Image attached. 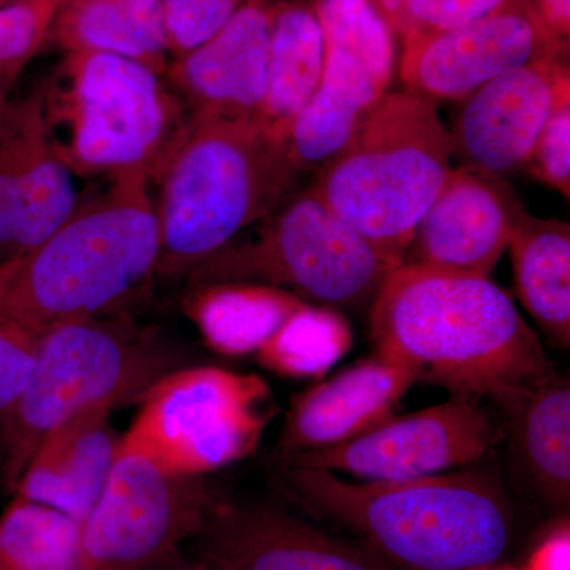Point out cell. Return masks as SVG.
I'll return each mask as SVG.
<instances>
[{
    "label": "cell",
    "instance_id": "603a6c76",
    "mask_svg": "<svg viewBox=\"0 0 570 570\" xmlns=\"http://www.w3.org/2000/svg\"><path fill=\"white\" fill-rule=\"evenodd\" d=\"M509 247L520 302L554 344L569 347V224L523 213Z\"/></svg>",
    "mask_w": 570,
    "mask_h": 570
},
{
    "label": "cell",
    "instance_id": "484cf974",
    "mask_svg": "<svg viewBox=\"0 0 570 570\" xmlns=\"http://www.w3.org/2000/svg\"><path fill=\"white\" fill-rule=\"evenodd\" d=\"M81 524L17 497L0 517V570H77Z\"/></svg>",
    "mask_w": 570,
    "mask_h": 570
},
{
    "label": "cell",
    "instance_id": "7a4b0ae2",
    "mask_svg": "<svg viewBox=\"0 0 570 570\" xmlns=\"http://www.w3.org/2000/svg\"><path fill=\"white\" fill-rule=\"evenodd\" d=\"M276 480L288 498L351 531L393 570H479L512 549V510L483 472L355 483L281 463Z\"/></svg>",
    "mask_w": 570,
    "mask_h": 570
},
{
    "label": "cell",
    "instance_id": "9c48e42d",
    "mask_svg": "<svg viewBox=\"0 0 570 570\" xmlns=\"http://www.w3.org/2000/svg\"><path fill=\"white\" fill-rule=\"evenodd\" d=\"M277 414L264 379L184 367L142 397L127 439L179 474L200 478L250 455Z\"/></svg>",
    "mask_w": 570,
    "mask_h": 570
},
{
    "label": "cell",
    "instance_id": "ffe728a7",
    "mask_svg": "<svg viewBox=\"0 0 570 570\" xmlns=\"http://www.w3.org/2000/svg\"><path fill=\"white\" fill-rule=\"evenodd\" d=\"M110 409L71 419L41 442L18 480L17 497L59 510L82 523L110 478L119 439Z\"/></svg>",
    "mask_w": 570,
    "mask_h": 570
},
{
    "label": "cell",
    "instance_id": "52a82bcc",
    "mask_svg": "<svg viewBox=\"0 0 570 570\" xmlns=\"http://www.w3.org/2000/svg\"><path fill=\"white\" fill-rule=\"evenodd\" d=\"M450 159V135L438 105L407 89L387 92L311 189L400 266L420 220L448 181Z\"/></svg>",
    "mask_w": 570,
    "mask_h": 570
},
{
    "label": "cell",
    "instance_id": "f1b7e54d",
    "mask_svg": "<svg viewBox=\"0 0 570 570\" xmlns=\"http://www.w3.org/2000/svg\"><path fill=\"white\" fill-rule=\"evenodd\" d=\"M396 36L450 31L478 21L509 0H373Z\"/></svg>",
    "mask_w": 570,
    "mask_h": 570
},
{
    "label": "cell",
    "instance_id": "8992f818",
    "mask_svg": "<svg viewBox=\"0 0 570 570\" xmlns=\"http://www.w3.org/2000/svg\"><path fill=\"white\" fill-rule=\"evenodd\" d=\"M184 363L181 347L126 318H85L41 335L24 392L0 431L7 487L17 489L33 453L58 428L96 409L141 403Z\"/></svg>",
    "mask_w": 570,
    "mask_h": 570
},
{
    "label": "cell",
    "instance_id": "7c38bea8",
    "mask_svg": "<svg viewBox=\"0 0 570 570\" xmlns=\"http://www.w3.org/2000/svg\"><path fill=\"white\" fill-rule=\"evenodd\" d=\"M499 439L498 428L474 397L452 395L444 403L390 417L362 436L281 463L346 472L366 482H392L442 474L482 459Z\"/></svg>",
    "mask_w": 570,
    "mask_h": 570
},
{
    "label": "cell",
    "instance_id": "83f0119b",
    "mask_svg": "<svg viewBox=\"0 0 570 570\" xmlns=\"http://www.w3.org/2000/svg\"><path fill=\"white\" fill-rule=\"evenodd\" d=\"M59 9L56 0H14L0 9V102L50 37Z\"/></svg>",
    "mask_w": 570,
    "mask_h": 570
},
{
    "label": "cell",
    "instance_id": "5bb4252c",
    "mask_svg": "<svg viewBox=\"0 0 570 570\" xmlns=\"http://www.w3.org/2000/svg\"><path fill=\"white\" fill-rule=\"evenodd\" d=\"M73 176L52 149L41 89L0 102V265L69 219L80 205Z\"/></svg>",
    "mask_w": 570,
    "mask_h": 570
},
{
    "label": "cell",
    "instance_id": "ba28073f",
    "mask_svg": "<svg viewBox=\"0 0 570 570\" xmlns=\"http://www.w3.org/2000/svg\"><path fill=\"white\" fill-rule=\"evenodd\" d=\"M396 266L307 187L189 275L197 287L262 284L318 305L358 307L373 303Z\"/></svg>",
    "mask_w": 570,
    "mask_h": 570
},
{
    "label": "cell",
    "instance_id": "1f68e13d",
    "mask_svg": "<svg viewBox=\"0 0 570 570\" xmlns=\"http://www.w3.org/2000/svg\"><path fill=\"white\" fill-rule=\"evenodd\" d=\"M37 341V337L0 317V431L31 376Z\"/></svg>",
    "mask_w": 570,
    "mask_h": 570
},
{
    "label": "cell",
    "instance_id": "e0dca14e",
    "mask_svg": "<svg viewBox=\"0 0 570 570\" xmlns=\"http://www.w3.org/2000/svg\"><path fill=\"white\" fill-rule=\"evenodd\" d=\"M276 2L247 0L223 29L168 66V86L193 121L264 122Z\"/></svg>",
    "mask_w": 570,
    "mask_h": 570
},
{
    "label": "cell",
    "instance_id": "6da1fadb",
    "mask_svg": "<svg viewBox=\"0 0 570 570\" xmlns=\"http://www.w3.org/2000/svg\"><path fill=\"white\" fill-rule=\"evenodd\" d=\"M377 354L452 395L489 396L508 411L557 379L539 337L490 277L400 265L373 299Z\"/></svg>",
    "mask_w": 570,
    "mask_h": 570
},
{
    "label": "cell",
    "instance_id": "4dcf8cb0",
    "mask_svg": "<svg viewBox=\"0 0 570 570\" xmlns=\"http://www.w3.org/2000/svg\"><path fill=\"white\" fill-rule=\"evenodd\" d=\"M540 183L570 197V96L564 97L532 148L527 167Z\"/></svg>",
    "mask_w": 570,
    "mask_h": 570
},
{
    "label": "cell",
    "instance_id": "74e56055",
    "mask_svg": "<svg viewBox=\"0 0 570 570\" xmlns=\"http://www.w3.org/2000/svg\"><path fill=\"white\" fill-rule=\"evenodd\" d=\"M56 2L61 3V7H62V6H63V3L69 2V0H56Z\"/></svg>",
    "mask_w": 570,
    "mask_h": 570
},
{
    "label": "cell",
    "instance_id": "4fadbf2b",
    "mask_svg": "<svg viewBox=\"0 0 570 570\" xmlns=\"http://www.w3.org/2000/svg\"><path fill=\"white\" fill-rule=\"evenodd\" d=\"M403 43L401 80L407 91L436 105L463 102L501 75L568 56V40L543 26L530 0H509L478 21L450 31L414 33Z\"/></svg>",
    "mask_w": 570,
    "mask_h": 570
},
{
    "label": "cell",
    "instance_id": "e575fe53",
    "mask_svg": "<svg viewBox=\"0 0 570 570\" xmlns=\"http://www.w3.org/2000/svg\"><path fill=\"white\" fill-rule=\"evenodd\" d=\"M141 570H228L224 566L217 564L216 561L194 551H184L178 549L168 553L167 557L160 558L159 561L153 562L151 566Z\"/></svg>",
    "mask_w": 570,
    "mask_h": 570
},
{
    "label": "cell",
    "instance_id": "f546056e",
    "mask_svg": "<svg viewBox=\"0 0 570 570\" xmlns=\"http://www.w3.org/2000/svg\"><path fill=\"white\" fill-rule=\"evenodd\" d=\"M247 0H163L168 51L176 58L193 51L224 28Z\"/></svg>",
    "mask_w": 570,
    "mask_h": 570
},
{
    "label": "cell",
    "instance_id": "836d02e7",
    "mask_svg": "<svg viewBox=\"0 0 570 570\" xmlns=\"http://www.w3.org/2000/svg\"><path fill=\"white\" fill-rule=\"evenodd\" d=\"M532 9L554 37L569 39L570 0H530Z\"/></svg>",
    "mask_w": 570,
    "mask_h": 570
},
{
    "label": "cell",
    "instance_id": "4316f807",
    "mask_svg": "<svg viewBox=\"0 0 570 570\" xmlns=\"http://www.w3.org/2000/svg\"><path fill=\"white\" fill-rule=\"evenodd\" d=\"M352 347L346 318L328 306L303 305L255 352L258 362L281 376L318 379Z\"/></svg>",
    "mask_w": 570,
    "mask_h": 570
},
{
    "label": "cell",
    "instance_id": "ac0fdd59",
    "mask_svg": "<svg viewBox=\"0 0 570 570\" xmlns=\"http://www.w3.org/2000/svg\"><path fill=\"white\" fill-rule=\"evenodd\" d=\"M523 213L504 178L452 168L401 265L490 277Z\"/></svg>",
    "mask_w": 570,
    "mask_h": 570
},
{
    "label": "cell",
    "instance_id": "8fae6325",
    "mask_svg": "<svg viewBox=\"0 0 570 570\" xmlns=\"http://www.w3.org/2000/svg\"><path fill=\"white\" fill-rule=\"evenodd\" d=\"M216 494L121 438L102 497L81 523L77 570H141L183 549Z\"/></svg>",
    "mask_w": 570,
    "mask_h": 570
},
{
    "label": "cell",
    "instance_id": "d4e9b609",
    "mask_svg": "<svg viewBox=\"0 0 570 570\" xmlns=\"http://www.w3.org/2000/svg\"><path fill=\"white\" fill-rule=\"evenodd\" d=\"M520 456L532 482L551 504L570 498V390L554 379L508 409Z\"/></svg>",
    "mask_w": 570,
    "mask_h": 570
},
{
    "label": "cell",
    "instance_id": "cb8c5ba5",
    "mask_svg": "<svg viewBox=\"0 0 570 570\" xmlns=\"http://www.w3.org/2000/svg\"><path fill=\"white\" fill-rule=\"evenodd\" d=\"M306 302L269 285L232 283L198 287L193 316L220 354H255Z\"/></svg>",
    "mask_w": 570,
    "mask_h": 570
},
{
    "label": "cell",
    "instance_id": "5b68a950",
    "mask_svg": "<svg viewBox=\"0 0 570 570\" xmlns=\"http://www.w3.org/2000/svg\"><path fill=\"white\" fill-rule=\"evenodd\" d=\"M163 75L105 52H67L43 96L52 149L75 176L157 181L190 127Z\"/></svg>",
    "mask_w": 570,
    "mask_h": 570
},
{
    "label": "cell",
    "instance_id": "8d00e7d4",
    "mask_svg": "<svg viewBox=\"0 0 570 570\" xmlns=\"http://www.w3.org/2000/svg\"><path fill=\"white\" fill-rule=\"evenodd\" d=\"M11 2H14V0H0V9H2V7L9 6Z\"/></svg>",
    "mask_w": 570,
    "mask_h": 570
},
{
    "label": "cell",
    "instance_id": "2e32d148",
    "mask_svg": "<svg viewBox=\"0 0 570 570\" xmlns=\"http://www.w3.org/2000/svg\"><path fill=\"white\" fill-rule=\"evenodd\" d=\"M187 543L228 570H393L360 542L333 538L284 510L217 494Z\"/></svg>",
    "mask_w": 570,
    "mask_h": 570
},
{
    "label": "cell",
    "instance_id": "d6a6232c",
    "mask_svg": "<svg viewBox=\"0 0 570 570\" xmlns=\"http://www.w3.org/2000/svg\"><path fill=\"white\" fill-rule=\"evenodd\" d=\"M523 570H570V530L561 524L540 542Z\"/></svg>",
    "mask_w": 570,
    "mask_h": 570
},
{
    "label": "cell",
    "instance_id": "d590c367",
    "mask_svg": "<svg viewBox=\"0 0 570 570\" xmlns=\"http://www.w3.org/2000/svg\"><path fill=\"white\" fill-rule=\"evenodd\" d=\"M479 570H519V569H501V568H497V566H491V568H483V569H479Z\"/></svg>",
    "mask_w": 570,
    "mask_h": 570
},
{
    "label": "cell",
    "instance_id": "277c9868",
    "mask_svg": "<svg viewBox=\"0 0 570 570\" xmlns=\"http://www.w3.org/2000/svg\"><path fill=\"white\" fill-rule=\"evenodd\" d=\"M303 175L264 122H190L157 178L156 275L193 272L296 194Z\"/></svg>",
    "mask_w": 570,
    "mask_h": 570
},
{
    "label": "cell",
    "instance_id": "44dd1931",
    "mask_svg": "<svg viewBox=\"0 0 570 570\" xmlns=\"http://www.w3.org/2000/svg\"><path fill=\"white\" fill-rule=\"evenodd\" d=\"M51 33L66 52L119 56L163 77L170 66L163 0H69Z\"/></svg>",
    "mask_w": 570,
    "mask_h": 570
},
{
    "label": "cell",
    "instance_id": "9a60e30c",
    "mask_svg": "<svg viewBox=\"0 0 570 570\" xmlns=\"http://www.w3.org/2000/svg\"><path fill=\"white\" fill-rule=\"evenodd\" d=\"M570 96L568 56L509 71L463 100L450 135L460 167L499 176L527 167L554 108Z\"/></svg>",
    "mask_w": 570,
    "mask_h": 570
},
{
    "label": "cell",
    "instance_id": "d6986e66",
    "mask_svg": "<svg viewBox=\"0 0 570 570\" xmlns=\"http://www.w3.org/2000/svg\"><path fill=\"white\" fill-rule=\"evenodd\" d=\"M419 373L377 354L292 400L279 439L281 456L335 448L392 417Z\"/></svg>",
    "mask_w": 570,
    "mask_h": 570
},
{
    "label": "cell",
    "instance_id": "7402d4cb",
    "mask_svg": "<svg viewBox=\"0 0 570 570\" xmlns=\"http://www.w3.org/2000/svg\"><path fill=\"white\" fill-rule=\"evenodd\" d=\"M324 31L313 0H277L269 24L264 122L283 138L324 75Z\"/></svg>",
    "mask_w": 570,
    "mask_h": 570
},
{
    "label": "cell",
    "instance_id": "3957f363",
    "mask_svg": "<svg viewBox=\"0 0 570 570\" xmlns=\"http://www.w3.org/2000/svg\"><path fill=\"white\" fill-rule=\"evenodd\" d=\"M159 250L148 179L112 178L41 245L0 265V317L37 340L100 317L156 275Z\"/></svg>",
    "mask_w": 570,
    "mask_h": 570
},
{
    "label": "cell",
    "instance_id": "30bf717a",
    "mask_svg": "<svg viewBox=\"0 0 570 570\" xmlns=\"http://www.w3.org/2000/svg\"><path fill=\"white\" fill-rule=\"evenodd\" d=\"M326 58L321 85L284 135L292 163L318 174L351 145L395 77L396 32L373 0H313Z\"/></svg>",
    "mask_w": 570,
    "mask_h": 570
}]
</instances>
